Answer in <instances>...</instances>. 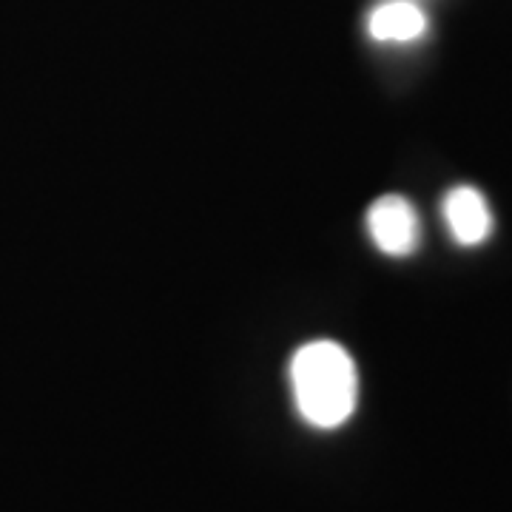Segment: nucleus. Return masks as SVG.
<instances>
[{
	"mask_svg": "<svg viewBox=\"0 0 512 512\" xmlns=\"http://www.w3.org/2000/svg\"><path fill=\"white\" fill-rule=\"evenodd\" d=\"M291 387L302 419L319 430H336L353 416L359 402L356 362L339 342H308L293 353Z\"/></svg>",
	"mask_w": 512,
	"mask_h": 512,
	"instance_id": "1",
	"label": "nucleus"
},
{
	"mask_svg": "<svg viewBox=\"0 0 512 512\" xmlns=\"http://www.w3.org/2000/svg\"><path fill=\"white\" fill-rule=\"evenodd\" d=\"M367 234L387 256H410L421 242V222L413 202L402 194H384L367 208Z\"/></svg>",
	"mask_w": 512,
	"mask_h": 512,
	"instance_id": "2",
	"label": "nucleus"
},
{
	"mask_svg": "<svg viewBox=\"0 0 512 512\" xmlns=\"http://www.w3.org/2000/svg\"><path fill=\"white\" fill-rule=\"evenodd\" d=\"M441 211H444V222L458 245L473 248L493 234V211L484 200V194L473 185L450 188L441 202Z\"/></svg>",
	"mask_w": 512,
	"mask_h": 512,
	"instance_id": "3",
	"label": "nucleus"
},
{
	"mask_svg": "<svg viewBox=\"0 0 512 512\" xmlns=\"http://www.w3.org/2000/svg\"><path fill=\"white\" fill-rule=\"evenodd\" d=\"M367 32L379 43H413L427 32V18L416 3L393 0L370 12Z\"/></svg>",
	"mask_w": 512,
	"mask_h": 512,
	"instance_id": "4",
	"label": "nucleus"
}]
</instances>
